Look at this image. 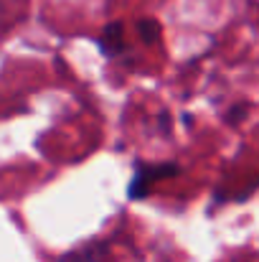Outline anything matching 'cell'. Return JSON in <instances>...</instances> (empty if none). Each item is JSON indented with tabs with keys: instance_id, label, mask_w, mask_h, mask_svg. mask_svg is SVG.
<instances>
[{
	"instance_id": "3957f363",
	"label": "cell",
	"mask_w": 259,
	"mask_h": 262,
	"mask_svg": "<svg viewBox=\"0 0 259 262\" xmlns=\"http://www.w3.org/2000/svg\"><path fill=\"white\" fill-rule=\"evenodd\" d=\"M107 255H109V245L94 239V242H86L84 247H77V250L61 255L59 262H104Z\"/></svg>"
},
{
	"instance_id": "277c9868",
	"label": "cell",
	"mask_w": 259,
	"mask_h": 262,
	"mask_svg": "<svg viewBox=\"0 0 259 262\" xmlns=\"http://www.w3.org/2000/svg\"><path fill=\"white\" fill-rule=\"evenodd\" d=\"M135 31H137L140 41L148 43V46L158 43L160 36H163V28H160V23H158L155 18H140V20L135 23Z\"/></svg>"
},
{
	"instance_id": "7a4b0ae2",
	"label": "cell",
	"mask_w": 259,
	"mask_h": 262,
	"mask_svg": "<svg viewBox=\"0 0 259 262\" xmlns=\"http://www.w3.org/2000/svg\"><path fill=\"white\" fill-rule=\"evenodd\" d=\"M97 46H99V51H102L104 59H120V56L127 51L122 20H109V23L104 26L102 36L97 38Z\"/></svg>"
},
{
	"instance_id": "6da1fadb",
	"label": "cell",
	"mask_w": 259,
	"mask_h": 262,
	"mask_svg": "<svg viewBox=\"0 0 259 262\" xmlns=\"http://www.w3.org/2000/svg\"><path fill=\"white\" fill-rule=\"evenodd\" d=\"M180 173V166L175 161H166V163H145V161H135V173L130 178L127 186V199L130 201H143L150 196L153 186L158 181L166 178H175Z\"/></svg>"
},
{
	"instance_id": "5b68a950",
	"label": "cell",
	"mask_w": 259,
	"mask_h": 262,
	"mask_svg": "<svg viewBox=\"0 0 259 262\" xmlns=\"http://www.w3.org/2000/svg\"><path fill=\"white\" fill-rule=\"evenodd\" d=\"M247 115H249V102H237V104H231V107L224 112V122H226L229 127H237Z\"/></svg>"
}]
</instances>
